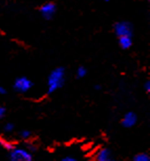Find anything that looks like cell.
I'll list each match as a JSON object with an SVG mask.
<instances>
[{
	"instance_id": "obj_4",
	"label": "cell",
	"mask_w": 150,
	"mask_h": 161,
	"mask_svg": "<svg viewBox=\"0 0 150 161\" xmlns=\"http://www.w3.org/2000/svg\"><path fill=\"white\" fill-rule=\"evenodd\" d=\"M131 25L128 22H118L115 25L116 34L121 37V36H131Z\"/></svg>"
},
{
	"instance_id": "obj_9",
	"label": "cell",
	"mask_w": 150,
	"mask_h": 161,
	"mask_svg": "<svg viewBox=\"0 0 150 161\" xmlns=\"http://www.w3.org/2000/svg\"><path fill=\"white\" fill-rule=\"evenodd\" d=\"M0 144H1V147L5 148V150H8V151H12V150H14V145L11 143V142H8L7 140H4V139H0Z\"/></svg>"
},
{
	"instance_id": "obj_1",
	"label": "cell",
	"mask_w": 150,
	"mask_h": 161,
	"mask_svg": "<svg viewBox=\"0 0 150 161\" xmlns=\"http://www.w3.org/2000/svg\"><path fill=\"white\" fill-rule=\"evenodd\" d=\"M64 81V69L63 68H57L50 73L49 77V93L55 92L57 89L63 86Z\"/></svg>"
},
{
	"instance_id": "obj_7",
	"label": "cell",
	"mask_w": 150,
	"mask_h": 161,
	"mask_svg": "<svg viewBox=\"0 0 150 161\" xmlns=\"http://www.w3.org/2000/svg\"><path fill=\"white\" fill-rule=\"evenodd\" d=\"M96 159L99 160V161L111 160V154H110V152L107 150V148H102V150L98 153L97 158H96Z\"/></svg>"
},
{
	"instance_id": "obj_6",
	"label": "cell",
	"mask_w": 150,
	"mask_h": 161,
	"mask_svg": "<svg viewBox=\"0 0 150 161\" xmlns=\"http://www.w3.org/2000/svg\"><path fill=\"white\" fill-rule=\"evenodd\" d=\"M137 115L132 113V112H129V113L126 114L124 118H123L122 125L124 127H131L137 123Z\"/></svg>"
},
{
	"instance_id": "obj_15",
	"label": "cell",
	"mask_w": 150,
	"mask_h": 161,
	"mask_svg": "<svg viewBox=\"0 0 150 161\" xmlns=\"http://www.w3.org/2000/svg\"><path fill=\"white\" fill-rule=\"evenodd\" d=\"M145 90L147 91V92H149V91H150V82H149V81H146V83H145Z\"/></svg>"
},
{
	"instance_id": "obj_12",
	"label": "cell",
	"mask_w": 150,
	"mask_h": 161,
	"mask_svg": "<svg viewBox=\"0 0 150 161\" xmlns=\"http://www.w3.org/2000/svg\"><path fill=\"white\" fill-rule=\"evenodd\" d=\"M21 137L23 139H28L29 137V132L28 130H23V132H21Z\"/></svg>"
},
{
	"instance_id": "obj_18",
	"label": "cell",
	"mask_w": 150,
	"mask_h": 161,
	"mask_svg": "<svg viewBox=\"0 0 150 161\" xmlns=\"http://www.w3.org/2000/svg\"><path fill=\"white\" fill-rule=\"evenodd\" d=\"M104 1H110V0H104Z\"/></svg>"
},
{
	"instance_id": "obj_10",
	"label": "cell",
	"mask_w": 150,
	"mask_h": 161,
	"mask_svg": "<svg viewBox=\"0 0 150 161\" xmlns=\"http://www.w3.org/2000/svg\"><path fill=\"white\" fill-rule=\"evenodd\" d=\"M149 156L147 154H137L136 157H134V160L136 161H149Z\"/></svg>"
},
{
	"instance_id": "obj_13",
	"label": "cell",
	"mask_w": 150,
	"mask_h": 161,
	"mask_svg": "<svg viewBox=\"0 0 150 161\" xmlns=\"http://www.w3.org/2000/svg\"><path fill=\"white\" fill-rule=\"evenodd\" d=\"M13 129H14V125L11 123H8L7 125L4 126V130H7V132H11V130H13Z\"/></svg>"
},
{
	"instance_id": "obj_5",
	"label": "cell",
	"mask_w": 150,
	"mask_h": 161,
	"mask_svg": "<svg viewBox=\"0 0 150 161\" xmlns=\"http://www.w3.org/2000/svg\"><path fill=\"white\" fill-rule=\"evenodd\" d=\"M40 12H41V14L43 15L44 18H46V19H52L54 14H55V12H56V5L54 3H50V2L49 3H45L41 7Z\"/></svg>"
},
{
	"instance_id": "obj_11",
	"label": "cell",
	"mask_w": 150,
	"mask_h": 161,
	"mask_svg": "<svg viewBox=\"0 0 150 161\" xmlns=\"http://www.w3.org/2000/svg\"><path fill=\"white\" fill-rule=\"evenodd\" d=\"M86 73H87L86 69L83 68V66H80V68L78 69V71H77V76L79 78H82V77H84V76L86 75Z\"/></svg>"
},
{
	"instance_id": "obj_2",
	"label": "cell",
	"mask_w": 150,
	"mask_h": 161,
	"mask_svg": "<svg viewBox=\"0 0 150 161\" xmlns=\"http://www.w3.org/2000/svg\"><path fill=\"white\" fill-rule=\"evenodd\" d=\"M12 161H31L32 155L28 151L22 150V148H14L12 150L11 154Z\"/></svg>"
},
{
	"instance_id": "obj_14",
	"label": "cell",
	"mask_w": 150,
	"mask_h": 161,
	"mask_svg": "<svg viewBox=\"0 0 150 161\" xmlns=\"http://www.w3.org/2000/svg\"><path fill=\"white\" fill-rule=\"evenodd\" d=\"M4 114H5V108H0V119L4 116Z\"/></svg>"
},
{
	"instance_id": "obj_16",
	"label": "cell",
	"mask_w": 150,
	"mask_h": 161,
	"mask_svg": "<svg viewBox=\"0 0 150 161\" xmlns=\"http://www.w3.org/2000/svg\"><path fill=\"white\" fill-rule=\"evenodd\" d=\"M76 159L75 158H70V157H67V158H63V161H75Z\"/></svg>"
},
{
	"instance_id": "obj_3",
	"label": "cell",
	"mask_w": 150,
	"mask_h": 161,
	"mask_svg": "<svg viewBox=\"0 0 150 161\" xmlns=\"http://www.w3.org/2000/svg\"><path fill=\"white\" fill-rule=\"evenodd\" d=\"M33 86V83L31 80H28V78L25 77H21L18 78L14 83V89L18 91L20 93H25L31 89Z\"/></svg>"
},
{
	"instance_id": "obj_8",
	"label": "cell",
	"mask_w": 150,
	"mask_h": 161,
	"mask_svg": "<svg viewBox=\"0 0 150 161\" xmlns=\"http://www.w3.org/2000/svg\"><path fill=\"white\" fill-rule=\"evenodd\" d=\"M119 43L122 47V48H129L131 47V36H121L119 37Z\"/></svg>"
},
{
	"instance_id": "obj_17",
	"label": "cell",
	"mask_w": 150,
	"mask_h": 161,
	"mask_svg": "<svg viewBox=\"0 0 150 161\" xmlns=\"http://www.w3.org/2000/svg\"><path fill=\"white\" fill-rule=\"evenodd\" d=\"M0 94H1V95H2V94H5V90L1 86H0Z\"/></svg>"
}]
</instances>
